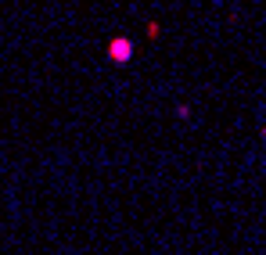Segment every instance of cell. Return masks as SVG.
<instances>
[{"label": "cell", "mask_w": 266, "mask_h": 255, "mask_svg": "<svg viewBox=\"0 0 266 255\" xmlns=\"http://www.w3.org/2000/svg\"><path fill=\"white\" fill-rule=\"evenodd\" d=\"M112 58H115V62H130V58H133L130 40H115V43H112Z\"/></svg>", "instance_id": "obj_1"}]
</instances>
